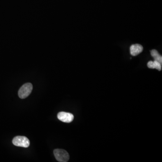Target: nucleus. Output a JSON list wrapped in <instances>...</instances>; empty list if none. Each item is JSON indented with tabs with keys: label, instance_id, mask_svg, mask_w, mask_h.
I'll use <instances>...</instances> for the list:
<instances>
[{
	"label": "nucleus",
	"instance_id": "8",
	"mask_svg": "<svg viewBox=\"0 0 162 162\" xmlns=\"http://www.w3.org/2000/svg\"><path fill=\"white\" fill-rule=\"evenodd\" d=\"M147 66L149 68H153V61H150L147 63Z\"/></svg>",
	"mask_w": 162,
	"mask_h": 162
},
{
	"label": "nucleus",
	"instance_id": "2",
	"mask_svg": "<svg viewBox=\"0 0 162 162\" xmlns=\"http://www.w3.org/2000/svg\"><path fill=\"white\" fill-rule=\"evenodd\" d=\"M33 85L31 83H27L23 85L18 91L19 97L25 99L32 92Z\"/></svg>",
	"mask_w": 162,
	"mask_h": 162
},
{
	"label": "nucleus",
	"instance_id": "7",
	"mask_svg": "<svg viewBox=\"0 0 162 162\" xmlns=\"http://www.w3.org/2000/svg\"><path fill=\"white\" fill-rule=\"evenodd\" d=\"M153 68L158 69L159 71H161L162 69V65L156 60L153 61Z\"/></svg>",
	"mask_w": 162,
	"mask_h": 162
},
{
	"label": "nucleus",
	"instance_id": "6",
	"mask_svg": "<svg viewBox=\"0 0 162 162\" xmlns=\"http://www.w3.org/2000/svg\"><path fill=\"white\" fill-rule=\"evenodd\" d=\"M151 55L154 59V60L158 61L159 63L162 64V57L159 54L157 51L152 50L151 52Z\"/></svg>",
	"mask_w": 162,
	"mask_h": 162
},
{
	"label": "nucleus",
	"instance_id": "4",
	"mask_svg": "<svg viewBox=\"0 0 162 162\" xmlns=\"http://www.w3.org/2000/svg\"><path fill=\"white\" fill-rule=\"evenodd\" d=\"M57 118L59 120L66 123H70L73 121L74 116L72 113H69L60 112L58 113Z\"/></svg>",
	"mask_w": 162,
	"mask_h": 162
},
{
	"label": "nucleus",
	"instance_id": "3",
	"mask_svg": "<svg viewBox=\"0 0 162 162\" xmlns=\"http://www.w3.org/2000/svg\"><path fill=\"white\" fill-rule=\"evenodd\" d=\"M12 143L15 146L24 148H27L30 145V141L24 136H15L13 139Z\"/></svg>",
	"mask_w": 162,
	"mask_h": 162
},
{
	"label": "nucleus",
	"instance_id": "1",
	"mask_svg": "<svg viewBox=\"0 0 162 162\" xmlns=\"http://www.w3.org/2000/svg\"><path fill=\"white\" fill-rule=\"evenodd\" d=\"M54 154L58 161L67 162L69 160V155L68 153L63 149H56L54 151Z\"/></svg>",
	"mask_w": 162,
	"mask_h": 162
},
{
	"label": "nucleus",
	"instance_id": "5",
	"mask_svg": "<svg viewBox=\"0 0 162 162\" xmlns=\"http://www.w3.org/2000/svg\"><path fill=\"white\" fill-rule=\"evenodd\" d=\"M143 47L141 45L136 44L132 45L130 47V53L132 56H137L142 52Z\"/></svg>",
	"mask_w": 162,
	"mask_h": 162
}]
</instances>
